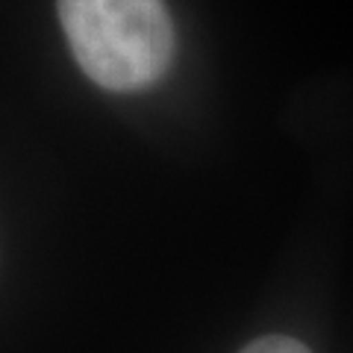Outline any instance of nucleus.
Segmentation results:
<instances>
[{"instance_id": "2", "label": "nucleus", "mask_w": 353, "mask_h": 353, "mask_svg": "<svg viewBox=\"0 0 353 353\" xmlns=\"http://www.w3.org/2000/svg\"><path fill=\"white\" fill-rule=\"evenodd\" d=\"M239 353H312V350L292 336H262L256 341H250V345H245Z\"/></svg>"}, {"instance_id": "1", "label": "nucleus", "mask_w": 353, "mask_h": 353, "mask_svg": "<svg viewBox=\"0 0 353 353\" xmlns=\"http://www.w3.org/2000/svg\"><path fill=\"white\" fill-rule=\"evenodd\" d=\"M80 71L106 92H141L168 74L176 32L165 0H57Z\"/></svg>"}]
</instances>
